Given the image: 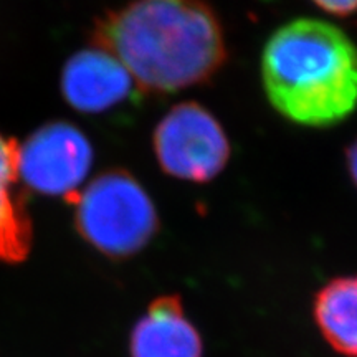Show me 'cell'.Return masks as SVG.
I'll return each instance as SVG.
<instances>
[{
  "label": "cell",
  "mask_w": 357,
  "mask_h": 357,
  "mask_svg": "<svg viewBox=\"0 0 357 357\" xmlns=\"http://www.w3.org/2000/svg\"><path fill=\"white\" fill-rule=\"evenodd\" d=\"M93 40L153 95L207 83L229 55L220 19L205 0H131L98 20Z\"/></svg>",
  "instance_id": "1"
},
{
  "label": "cell",
  "mask_w": 357,
  "mask_h": 357,
  "mask_svg": "<svg viewBox=\"0 0 357 357\" xmlns=\"http://www.w3.org/2000/svg\"><path fill=\"white\" fill-rule=\"evenodd\" d=\"M261 79L268 101L288 121L334 126L357 108V47L326 20L288 22L263 48Z\"/></svg>",
  "instance_id": "2"
},
{
  "label": "cell",
  "mask_w": 357,
  "mask_h": 357,
  "mask_svg": "<svg viewBox=\"0 0 357 357\" xmlns=\"http://www.w3.org/2000/svg\"><path fill=\"white\" fill-rule=\"evenodd\" d=\"M79 235L98 252L128 258L149 245L159 230L155 205L126 171H108L73 199Z\"/></svg>",
  "instance_id": "3"
},
{
  "label": "cell",
  "mask_w": 357,
  "mask_h": 357,
  "mask_svg": "<svg viewBox=\"0 0 357 357\" xmlns=\"http://www.w3.org/2000/svg\"><path fill=\"white\" fill-rule=\"evenodd\" d=\"M160 169L181 181L205 184L222 174L231 146L220 121L194 101L176 105L160 119L153 136Z\"/></svg>",
  "instance_id": "4"
},
{
  "label": "cell",
  "mask_w": 357,
  "mask_h": 357,
  "mask_svg": "<svg viewBox=\"0 0 357 357\" xmlns=\"http://www.w3.org/2000/svg\"><path fill=\"white\" fill-rule=\"evenodd\" d=\"M91 164V142L70 123L45 124L19 146V177L48 197L73 202Z\"/></svg>",
  "instance_id": "5"
},
{
  "label": "cell",
  "mask_w": 357,
  "mask_h": 357,
  "mask_svg": "<svg viewBox=\"0 0 357 357\" xmlns=\"http://www.w3.org/2000/svg\"><path fill=\"white\" fill-rule=\"evenodd\" d=\"M134 79L121 61L100 47L75 53L61 73V93L73 109L105 113L132 95Z\"/></svg>",
  "instance_id": "6"
},
{
  "label": "cell",
  "mask_w": 357,
  "mask_h": 357,
  "mask_svg": "<svg viewBox=\"0 0 357 357\" xmlns=\"http://www.w3.org/2000/svg\"><path fill=\"white\" fill-rule=\"evenodd\" d=\"M131 357H204V342L177 294L151 303L134 324L129 341Z\"/></svg>",
  "instance_id": "7"
},
{
  "label": "cell",
  "mask_w": 357,
  "mask_h": 357,
  "mask_svg": "<svg viewBox=\"0 0 357 357\" xmlns=\"http://www.w3.org/2000/svg\"><path fill=\"white\" fill-rule=\"evenodd\" d=\"M19 144L0 136V261L20 263L32 248V220L19 192Z\"/></svg>",
  "instance_id": "8"
},
{
  "label": "cell",
  "mask_w": 357,
  "mask_h": 357,
  "mask_svg": "<svg viewBox=\"0 0 357 357\" xmlns=\"http://www.w3.org/2000/svg\"><path fill=\"white\" fill-rule=\"evenodd\" d=\"M312 318L333 351L357 357V275L328 281L314 294Z\"/></svg>",
  "instance_id": "9"
},
{
  "label": "cell",
  "mask_w": 357,
  "mask_h": 357,
  "mask_svg": "<svg viewBox=\"0 0 357 357\" xmlns=\"http://www.w3.org/2000/svg\"><path fill=\"white\" fill-rule=\"evenodd\" d=\"M321 10L337 17H349L357 13V0H312Z\"/></svg>",
  "instance_id": "10"
},
{
  "label": "cell",
  "mask_w": 357,
  "mask_h": 357,
  "mask_svg": "<svg viewBox=\"0 0 357 357\" xmlns=\"http://www.w3.org/2000/svg\"><path fill=\"white\" fill-rule=\"evenodd\" d=\"M346 166L349 171V176L354 184L357 185V139L347 147L346 151Z\"/></svg>",
  "instance_id": "11"
}]
</instances>
